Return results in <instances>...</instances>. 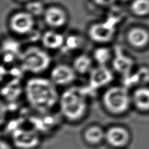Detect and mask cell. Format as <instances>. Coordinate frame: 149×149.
<instances>
[{"mask_svg": "<svg viewBox=\"0 0 149 149\" xmlns=\"http://www.w3.org/2000/svg\"><path fill=\"white\" fill-rule=\"evenodd\" d=\"M26 92L31 105L41 111L52 108L58 101V92L54 84L45 79L30 80L26 84Z\"/></svg>", "mask_w": 149, "mask_h": 149, "instance_id": "obj_1", "label": "cell"}, {"mask_svg": "<svg viewBox=\"0 0 149 149\" xmlns=\"http://www.w3.org/2000/svg\"><path fill=\"white\" fill-rule=\"evenodd\" d=\"M61 109L65 117L77 120L83 116L86 109L84 95L77 89H70L62 94L60 99Z\"/></svg>", "mask_w": 149, "mask_h": 149, "instance_id": "obj_2", "label": "cell"}, {"mask_svg": "<svg viewBox=\"0 0 149 149\" xmlns=\"http://www.w3.org/2000/svg\"><path fill=\"white\" fill-rule=\"evenodd\" d=\"M103 103L111 113L121 114L126 111L130 104V97L126 88L112 87L103 95Z\"/></svg>", "mask_w": 149, "mask_h": 149, "instance_id": "obj_3", "label": "cell"}, {"mask_svg": "<svg viewBox=\"0 0 149 149\" xmlns=\"http://www.w3.org/2000/svg\"><path fill=\"white\" fill-rule=\"evenodd\" d=\"M50 58L46 52L37 48H31L22 56L23 68L32 73H40L49 67Z\"/></svg>", "mask_w": 149, "mask_h": 149, "instance_id": "obj_4", "label": "cell"}, {"mask_svg": "<svg viewBox=\"0 0 149 149\" xmlns=\"http://www.w3.org/2000/svg\"><path fill=\"white\" fill-rule=\"evenodd\" d=\"M107 142L114 147H122L126 145L129 141V134L124 127L115 126L107 130L105 134Z\"/></svg>", "mask_w": 149, "mask_h": 149, "instance_id": "obj_5", "label": "cell"}, {"mask_svg": "<svg viewBox=\"0 0 149 149\" xmlns=\"http://www.w3.org/2000/svg\"><path fill=\"white\" fill-rule=\"evenodd\" d=\"M10 26L15 32L22 34L26 33L31 31L33 28V18L30 13H18L12 18Z\"/></svg>", "mask_w": 149, "mask_h": 149, "instance_id": "obj_6", "label": "cell"}, {"mask_svg": "<svg viewBox=\"0 0 149 149\" xmlns=\"http://www.w3.org/2000/svg\"><path fill=\"white\" fill-rule=\"evenodd\" d=\"M75 78V74L72 68L65 65H59L54 68L51 73L53 82L59 85L71 83Z\"/></svg>", "mask_w": 149, "mask_h": 149, "instance_id": "obj_7", "label": "cell"}, {"mask_svg": "<svg viewBox=\"0 0 149 149\" xmlns=\"http://www.w3.org/2000/svg\"><path fill=\"white\" fill-rule=\"evenodd\" d=\"M114 33V28L107 24H95L92 26L90 31L92 39L95 41L101 42L109 41Z\"/></svg>", "mask_w": 149, "mask_h": 149, "instance_id": "obj_8", "label": "cell"}, {"mask_svg": "<svg viewBox=\"0 0 149 149\" xmlns=\"http://www.w3.org/2000/svg\"><path fill=\"white\" fill-rule=\"evenodd\" d=\"M15 145L22 148H30L35 147L38 143V137L35 133L24 130H17L14 134Z\"/></svg>", "mask_w": 149, "mask_h": 149, "instance_id": "obj_9", "label": "cell"}, {"mask_svg": "<svg viewBox=\"0 0 149 149\" xmlns=\"http://www.w3.org/2000/svg\"><path fill=\"white\" fill-rule=\"evenodd\" d=\"M113 74L110 70L104 66H100L93 70L90 74V84L94 88H100L112 81Z\"/></svg>", "mask_w": 149, "mask_h": 149, "instance_id": "obj_10", "label": "cell"}, {"mask_svg": "<svg viewBox=\"0 0 149 149\" xmlns=\"http://www.w3.org/2000/svg\"><path fill=\"white\" fill-rule=\"evenodd\" d=\"M130 43L137 48L145 47L149 41V34L147 31L141 28H134L127 36Z\"/></svg>", "mask_w": 149, "mask_h": 149, "instance_id": "obj_11", "label": "cell"}, {"mask_svg": "<svg viewBox=\"0 0 149 149\" xmlns=\"http://www.w3.org/2000/svg\"><path fill=\"white\" fill-rule=\"evenodd\" d=\"M45 20L48 24L52 27H60L65 22V15L62 10L56 7H52L45 13Z\"/></svg>", "mask_w": 149, "mask_h": 149, "instance_id": "obj_12", "label": "cell"}, {"mask_svg": "<svg viewBox=\"0 0 149 149\" xmlns=\"http://www.w3.org/2000/svg\"><path fill=\"white\" fill-rule=\"evenodd\" d=\"M135 106L141 111L149 110V88L143 87L135 90L133 95Z\"/></svg>", "mask_w": 149, "mask_h": 149, "instance_id": "obj_13", "label": "cell"}, {"mask_svg": "<svg viewBox=\"0 0 149 149\" xmlns=\"http://www.w3.org/2000/svg\"><path fill=\"white\" fill-rule=\"evenodd\" d=\"M42 42L49 49H57L63 42V37L54 31H48L42 37Z\"/></svg>", "mask_w": 149, "mask_h": 149, "instance_id": "obj_14", "label": "cell"}, {"mask_svg": "<svg viewBox=\"0 0 149 149\" xmlns=\"http://www.w3.org/2000/svg\"><path fill=\"white\" fill-rule=\"evenodd\" d=\"M105 137V134L101 127L92 126L88 128L84 133V138L87 142L91 144L100 143Z\"/></svg>", "mask_w": 149, "mask_h": 149, "instance_id": "obj_15", "label": "cell"}, {"mask_svg": "<svg viewBox=\"0 0 149 149\" xmlns=\"http://www.w3.org/2000/svg\"><path fill=\"white\" fill-rule=\"evenodd\" d=\"M92 60L85 55L80 56L74 62V68L77 72L84 74L91 70Z\"/></svg>", "mask_w": 149, "mask_h": 149, "instance_id": "obj_16", "label": "cell"}, {"mask_svg": "<svg viewBox=\"0 0 149 149\" xmlns=\"http://www.w3.org/2000/svg\"><path fill=\"white\" fill-rule=\"evenodd\" d=\"M132 9L137 15H148L149 13V0H135L132 5Z\"/></svg>", "mask_w": 149, "mask_h": 149, "instance_id": "obj_17", "label": "cell"}, {"mask_svg": "<svg viewBox=\"0 0 149 149\" xmlns=\"http://www.w3.org/2000/svg\"><path fill=\"white\" fill-rule=\"evenodd\" d=\"M131 59L124 56L117 57L114 62V68L121 73H127L132 68Z\"/></svg>", "mask_w": 149, "mask_h": 149, "instance_id": "obj_18", "label": "cell"}, {"mask_svg": "<svg viewBox=\"0 0 149 149\" xmlns=\"http://www.w3.org/2000/svg\"><path fill=\"white\" fill-rule=\"evenodd\" d=\"M111 53L109 50L105 48H100L94 52V58L101 65H103L110 59Z\"/></svg>", "mask_w": 149, "mask_h": 149, "instance_id": "obj_19", "label": "cell"}, {"mask_svg": "<svg viewBox=\"0 0 149 149\" xmlns=\"http://www.w3.org/2000/svg\"><path fill=\"white\" fill-rule=\"evenodd\" d=\"M27 9L30 14L34 15H41L43 10V6L39 2H32L29 3L27 6Z\"/></svg>", "mask_w": 149, "mask_h": 149, "instance_id": "obj_20", "label": "cell"}, {"mask_svg": "<svg viewBox=\"0 0 149 149\" xmlns=\"http://www.w3.org/2000/svg\"><path fill=\"white\" fill-rule=\"evenodd\" d=\"M137 81L141 82H146L149 80V71L145 68L141 70L137 73Z\"/></svg>", "mask_w": 149, "mask_h": 149, "instance_id": "obj_21", "label": "cell"}, {"mask_svg": "<svg viewBox=\"0 0 149 149\" xmlns=\"http://www.w3.org/2000/svg\"><path fill=\"white\" fill-rule=\"evenodd\" d=\"M94 1L100 5L106 6V5H110L113 3L114 0H94Z\"/></svg>", "mask_w": 149, "mask_h": 149, "instance_id": "obj_22", "label": "cell"}, {"mask_svg": "<svg viewBox=\"0 0 149 149\" xmlns=\"http://www.w3.org/2000/svg\"><path fill=\"white\" fill-rule=\"evenodd\" d=\"M1 149H11L10 146L7 144V143H5L4 141L1 142Z\"/></svg>", "mask_w": 149, "mask_h": 149, "instance_id": "obj_23", "label": "cell"}, {"mask_svg": "<svg viewBox=\"0 0 149 149\" xmlns=\"http://www.w3.org/2000/svg\"><path fill=\"white\" fill-rule=\"evenodd\" d=\"M124 1H126V0H124Z\"/></svg>", "mask_w": 149, "mask_h": 149, "instance_id": "obj_24", "label": "cell"}]
</instances>
